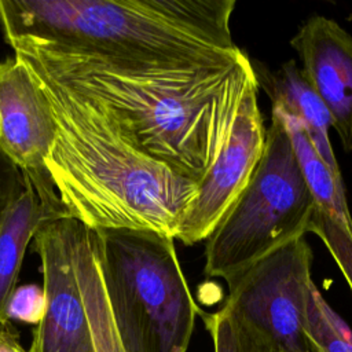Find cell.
Returning <instances> with one entry per match:
<instances>
[{"label":"cell","mask_w":352,"mask_h":352,"mask_svg":"<svg viewBox=\"0 0 352 352\" xmlns=\"http://www.w3.org/2000/svg\"><path fill=\"white\" fill-rule=\"evenodd\" d=\"M14 56L94 100L140 153L199 183L227 143L241 102L257 82L249 56L210 65H132L55 50L29 40Z\"/></svg>","instance_id":"obj_1"},{"label":"cell","mask_w":352,"mask_h":352,"mask_svg":"<svg viewBox=\"0 0 352 352\" xmlns=\"http://www.w3.org/2000/svg\"><path fill=\"white\" fill-rule=\"evenodd\" d=\"M22 63L56 124L45 165L69 217L95 231L151 230L176 238L198 183L140 153L94 100Z\"/></svg>","instance_id":"obj_2"},{"label":"cell","mask_w":352,"mask_h":352,"mask_svg":"<svg viewBox=\"0 0 352 352\" xmlns=\"http://www.w3.org/2000/svg\"><path fill=\"white\" fill-rule=\"evenodd\" d=\"M234 0H0L4 40L103 59L191 67L242 52Z\"/></svg>","instance_id":"obj_3"},{"label":"cell","mask_w":352,"mask_h":352,"mask_svg":"<svg viewBox=\"0 0 352 352\" xmlns=\"http://www.w3.org/2000/svg\"><path fill=\"white\" fill-rule=\"evenodd\" d=\"M98 257L111 315L126 352H186L199 309L172 236L102 230Z\"/></svg>","instance_id":"obj_4"},{"label":"cell","mask_w":352,"mask_h":352,"mask_svg":"<svg viewBox=\"0 0 352 352\" xmlns=\"http://www.w3.org/2000/svg\"><path fill=\"white\" fill-rule=\"evenodd\" d=\"M316 209L290 138L276 114L248 186L205 239V275L228 279L305 236Z\"/></svg>","instance_id":"obj_5"},{"label":"cell","mask_w":352,"mask_h":352,"mask_svg":"<svg viewBox=\"0 0 352 352\" xmlns=\"http://www.w3.org/2000/svg\"><path fill=\"white\" fill-rule=\"evenodd\" d=\"M312 250L301 236L226 279L227 309L268 333L289 352H315L307 336Z\"/></svg>","instance_id":"obj_6"},{"label":"cell","mask_w":352,"mask_h":352,"mask_svg":"<svg viewBox=\"0 0 352 352\" xmlns=\"http://www.w3.org/2000/svg\"><path fill=\"white\" fill-rule=\"evenodd\" d=\"M55 139L50 102L29 69L15 56L0 62V148L32 183L41 204L63 219L69 214L45 165Z\"/></svg>","instance_id":"obj_7"},{"label":"cell","mask_w":352,"mask_h":352,"mask_svg":"<svg viewBox=\"0 0 352 352\" xmlns=\"http://www.w3.org/2000/svg\"><path fill=\"white\" fill-rule=\"evenodd\" d=\"M76 219L44 223L34 235L45 294V314L33 331L30 352H94L74 257Z\"/></svg>","instance_id":"obj_8"},{"label":"cell","mask_w":352,"mask_h":352,"mask_svg":"<svg viewBox=\"0 0 352 352\" xmlns=\"http://www.w3.org/2000/svg\"><path fill=\"white\" fill-rule=\"evenodd\" d=\"M258 80L245 94L230 138L198 183L176 235L190 246L205 241L248 186L265 147L267 128L257 103Z\"/></svg>","instance_id":"obj_9"},{"label":"cell","mask_w":352,"mask_h":352,"mask_svg":"<svg viewBox=\"0 0 352 352\" xmlns=\"http://www.w3.org/2000/svg\"><path fill=\"white\" fill-rule=\"evenodd\" d=\"M301 70L324 103L345 151L352 150V36L334 19L314 15L290 40Z\"/></svg>","instance_id":"obj_10"},{"label":"cell","mask_w":352,"mask_h":352,"mask_svg":"<svg viewBox=\"0 0 352 352\" xmlns=\"http://www.w3.org/2000/svg\"><path fill=\"white\" fill-rule=\"evenodd\" d=\"M256 74L264 78L272 111L296 118L304 126L323 161L333 172L341 175L329 136L331 117L296 62L289 60L274 73L256 72Z\"/></svg>","instance_id":"obj_11"},{"label":"cell","mask_w":352,"mask_h":352,"mask_svg":"<svg viewBox=\"0 0 352 352\" xmlns=\"http://www.w3.org/2000/svg\"><path fill=\"white\" fill-rule=\"evenodd\" d=\"M25 190L1 217L0 223V324H6L7 304L16 289L22 260L30 239L38 228L60 219L41 204L32 183L25 179Z\"/></svg>","instance_id":"obj_12"},{"label":"cell","mask_w":352,"mask_h":352,"mask_svg":"<svg viewBox=\"0 0 352 352\" xmlns=\"http://www.w3.org/2000/svg\"><path fill=\"white\" fill-rule=\"evenodd\" d=\"M74 257L77 276L87 309L94 352H126L116 327L102 279L98 235L80 220L76 223Z\"/></svg>","instance_id":"obj_13"},{"label":"cell","mask_w":352,"mask_h":352,"mask_svg":"<svg viewBox=\"0 0 352 352\" xmlns=\"http://www.w3.org/2000/svg\"><path fill=\"white\" fill-rule=\"evenodd\" d=\"M292 142V147L302 177L315 198L316 206L337 217L352 230V217L348 209L342 176L333 172L315 148L304 126L293 117L276 111Z\"/></svg>","instance_id":"obj_14"},{"label":"cell","mask_w":352,"mask_h":352,"mask_svg":"<svg viewBox=\"0 0 352 352\" xmlns=\"http://www.w3.org/2000/svg\"><path fill=\"white\" fill-rule=\"evenodd\" d=\"M213 352H289L268 333L226 307L204 315Z\"/></svg>","instance_id":"obj_15"},{"label":"cell","mask_w":352,"mask_h":352,"mask_svg":"<svg viewBox=\"0 0 352 352\" xmlns=\"http://www.w3.org/2000/svg\"><path fill=\"white\" fill-rule=\"evenodd\" d=\"M307 336L315 352H352V330L326 302L315 283L308 300Z\"/></svg>","instance_id":"obj_16"},{"label":"cell","mask_w":352,"mask_h":352,"mask_svg":"<svg viewBox=\"0 0 352 352\" xmlns=\"http://www.w3.org/2000/svg\"><path fill=\"white\" fill-rule=\"evenodd\" d=\"M308 232L323 241L352 290V230L316 206Z\"/></svg>","instance_id":"obj_17"},{"label":"cell","mask_w":352,"mask_h":352,"mask_svg":"<svg viewBox=\"0 0 352 352\" xmlns=\"http://www.w3.org/2000/svg\"><path fill=\"white\" fill-rule=\"evenodd\" d=\"M45 314L44 289L37 285L18 286L7 304V319L38 324Z\"/></svg>","instance_id":"obj_18"},{"label":"cell","mask_w":352,"mask_h":352,"mask_svg":"<svg viewBox=\"0 0 352 352\" xmlns=\"http://www.w3.org/2000/svg\"><path fill=\"white\" fill-rule=\"evenodd\" d=\"M25 186L21 169L0 148V223L10 205L23 192Z\"/></svg>","instance_id":"obj_19"},{"label":"cell","mask_w":352,"mask_h":352,"mask_svg":"<svg viewBox=\"0 0 352 352\" xmlns=\"http://www.w3.org/2000/svg\"><path fill=\"white\" fill-rule=\"evenodd\" d=\"M0 352H30L23 348L18 333L10 322L0 324Z\"/></svg>","instance_id":"obj_20"}]
</instances>
